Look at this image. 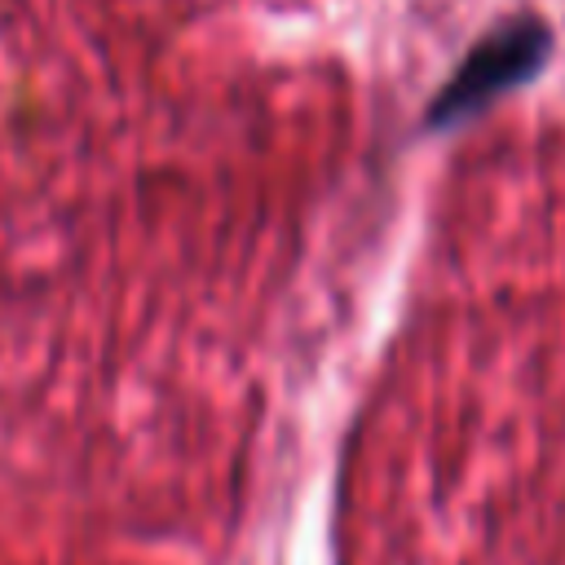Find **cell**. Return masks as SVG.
Wrapping results in <instances>:
<instances>
[{
	"label": "cell",
	"instance_id": "6da1fadb",
	"mask_svg": "<svg viewBox=\"0 0 565 565\" xmlns=\"http://www.w3.org/2000/svg\"><path fill=\"white\" fill-rule=\"evenodd\" d=\"M552 49H556V35L543 18H534V13L503 18L446 75V84L437 88V97L424 110V124L433 132L468 124L472 115H481L486 106L508 97L512 88H525L530 79H539L543 66L552 62Z\"/></svg>",
	"mask_w": 565,
	"mask_h": 565
}]
</instances>
